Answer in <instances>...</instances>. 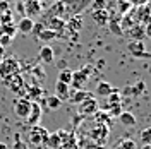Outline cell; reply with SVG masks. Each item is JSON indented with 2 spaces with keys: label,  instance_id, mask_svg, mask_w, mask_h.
<instances>
[{
  "label": "cell",
  "instance_id": "cell-11",
  "mask_svg": "<svg viewBox=\"0 0 151 149\" xmlns=\"http://www.w3.org/2000/svg\"><path fill=\"white\" fill-rule=\"evenodd\" d=\"M53 58H55V53H53V48L50 47V45H43V47L40 48V52H38V60H40L41 64H52Z\"/></svg>",
  "mask_w": 151,
  "mask_h": 149
},
{
  "label": "cell",
  "instance_id": "cell-3",
  "mask_svg": "<svg viewBox=\"0 0 151 149\" xmlns=\"http://www.w3.org/2000/svg\"><path fill=\"white\" fill-rule=\"evenodd\" d=\"M19 70H21V67H19V62L16 58H4L0 62V77L4 81L10 75L19 74Z\"/></svg>",
  "mask_w": 151,
  "mask_h": 149
},
{
  "label": "cell",
  "instance_id": "cell-38",
  "mask_svg": "<svg viewBox=\"0 0 151 149\" xmlns=\"http://www.w3.org/2000/svg\"><path fill=\"white\" fill-rule=\"evenodd\" d=\"M36 2L40 4V5H41V7H43V9H45L48 4H50V0H36Z\"/></svg>",
  "mask_w": 151,
  "mask_h": 149
},
{
  "label": "cell",
  "instance_id": "cell-36",
  "mask_svg": "<svg viewBox=\"0 0 151 149\" xmlns=\"http://www.w3.org/2000/svg\"><path fill=\"white\" fill-rule=\"evenodd\" d=\"M0 10H2V12L9 10V7H7V2H5V0H4V2H0Z\"/></svg>",
  "mask_w": 151,
  "mask_h": 149
},
{
  "label": "cell",
  "instance_id": "cell-22",
  "mask_svg": "<svg viewBox=\"0 0 151 149\" xmlns=\"http://www.w3.org/2000/svg\"><path fill=\"white\" fill-rule=\"evenodd\" d=\"M58 82H64V84L70 86V82H72V70H69V69L60 70L58 72Z\"/></svg>",
  "mask_w": 151,
  "mask_h": 149
},
{
  "label": "cell",
  "instance_id": "cell-33",
  "mask_svg": "<svg viewBox=\"0 0 151 149\" xmlns=\"http://www.w3.org/2000/svg\"><path fill=\"white\" fill-rule=\"evenodd\" d=\"M43 29H45V24H43V22H36V24L33 26V31H31V33H35V34L38 36V34H40Z\"/></svg>",
  "mask_w": 151,
  "mask_h": 149
},
{
  "label": "cell",
  "instance_id": "cell-10",
  "mask_svg": "<svg viewBox=\"0 0 151 149\" xmlns=\"http://www.w3.org/2000/svg\"><path fill=\"white\" fill-rule=\"evenodd\" d=\"M41 10H43V7L38 4L36 0H26V4H24V12H26V17H29V19L36 17V16H40V14H41Z\"/></svg>",
  "mask_w": 151,
  "mask_h": 149
},
{
  "label": "cell",
  "instance_id": "cell-12",
  "mask_svg": "<svg viewBox=\"0 0 151 149\" xmlns=\"http://www.w3.org/2000/svg\"><path fill=\"white\" fill-rule=\"evenodd\" d=\"M55 96L60 100V101H65V100H70V86L64 82H58L57 81L55 84Z\"/></svg>",
  "mask_w": 151,
  "mask_h": 149
},
{
  "label": "cell",
  "instance_id": "cell-17",
  "mask_svg": "<svg viewBox=\"0 0 151 149\" xmlns=\"http://www.w3.org/2000/svg\"><path fill=\"white\" fill-rule=\"evenodd\" d=\"M113 91V87L110 86V82H100L98 86H96V94L98 96H103V98H106V96H110Z\"/></svg>",
  "mask_w": 151,
  "mask_h": 149
},
{
  "label": "cell",
  "instance_id": "cell-27",
  "mask_svg": "<svg viewBox=\"0 0 151 149\" xmlns=\"http://www.w3.org/2000/svg\"><path fill=\"white\" fill-rule=\"evenodd\" d=\"M4 24H12V12L10 10H5L0 14V26Z\"/></svg>",
  "mask_w": 151,
  "mask_h": 149
},
{
  "label": "cell",
  "instance_id": "cell-37",
  "mask_svg": "<svg viewBox=\"0 0 151 149\" xmlns=\"http://www.w3.org/2000/svg\"><path fill=\"white\" fill-rule=\"evenodd\" d=\"M137 58H150V60H151V53H150V52H142Z\"/></svg>",
  "mask_w": 151,
  "mask_h": 149
},
{
  "label": "cell",
  "instance_id": "cell-26",
  "mask_svg": "<svg viewBox=\"0 0 151 149\" xmlns=\"http://www.w3.org/2000/svg\"><path fill=\"white\" fill-rule=\"evenodd\" d=\"M139 139H141L142 144H151V127L142 129L141 134H139Z\"/></svg>",
  "mask_w": 151,
  "mask_h": 149
},
{
  "label": "cell",
  "instance_id": "cell-25",
  "mask_svg": "<svg viewBox=\"0 0 151 149\" xmlns=\"http://www.w3.org/2000/svg\"><path fill=\"white\" fill-rule=\"evenodd\" d=\"M91 7V12H96V10H105L106 9V0H93L89 4Z\"/></svg>",
  "mask_w": 151,
  "mask_h": 149
},
{
  "label": "cell",
  "instance_id": "cell-34",
  "mask_svg": "<svg viewBox=\"0 0 151 149\" xmlns=\"http://www.w3.org/2000/svg\"><path fill=\"white\" fill-rule=\"evenodd\" d=\"M33 74H35V75L38 74V79H40V81H43V79H45V70H43L41 67H35V69H33Z\"/></svg>",
  "mask_w": 151,
  "mask_h": 149
},
{
  "label": "cell",
  "instance_id": "cell-4",
  "mask_svg": "<svg viewBox=\"0 0 151 149\" xmlns=\"http://www.w3.org/2000/svg\"><path fill=\"white\" fill-rule=\"evenodd\" d=\"M29 108H31V101H29L26 96H22V98H16V100H14V106H12V110H14V113H16L17 118L26 120V117H28V113H29Z\"/></svg>",
  "mask_w": 151,
  "mask_h": 149
},
{
  "label": "cell",
  "instance_id": "cell-16",
  "mask_svg": "<svg viewBox=\"0 0 151 149\" xmlns=\"http://www.w3.org/2000/svg\"><path fill=\"white\" fill-rule=\"evenodd\" d=\"M88 98H93V94L88 93V91H84V89H79V91H76L72 96H70V100H72V103H76V105H79V103H83L84 100H88Z\"/></svg>",
  "mask_w": 151,
  "mask_h": 149
},
{
  "label": "cell",
  "instance_id": "cell-2",
  "mask_svg": "<svg viewBox=\"0 0 151 149\" xmlns=\"http://www.w3.org/2000/svg\"><path fill=\"white\" fill-rule=\"evenodd\" d=\"M93 0H62L64 4V9H65V14L69 16H77L81 14L86 7H89Z\"/></svg>",
  "mask_w": 151,
  "mask_h": 149
},
{
  "label": "cell",
  "instance_id": "cell-18",
  "mask_svg": "<svg viewBox=\"0 0 151 149\" xmlns=\"http://www.w3.org/2000/svg\"><path fill=\"white\" fill-rule=\"evenodd\" d=\"M55 38H58V34H57L55 31H52V29H43L40 34H38V39L40 41H43V43H48V41H53Z\"/></svg>",
  "mask_w": 151,
  "mask_h": 149
},
{
  "label": "cell",
  "instance_id": "cell-35",
  "mask_svg": "<svg viewBox=\"0 0 151 149\" xmlns=\"http://www.w3.org/2000/svg\"><path fill=\"white\" fill-rule=\"evenodd\" d=\"M127 2H129L131 5H139V7H142V5H144L148 0H127Z\"/></svg>",
  "mask_w": 151,
  "mask_h": 149
},
{
  "label": "cell",
  "instance_id": "cell-32",
  "mask_svg": "<svg viewBox=\"0 0 151 149\" xmlns=\"http://www.w3.org/2000/svg\"><path fill=\"white\" fill-rule=\"evenodd\" d=\"M110 29H112V31L115 33V34H119V36H120V34H124L122 28H119V26H117V21H113V22H110Z\"/></svg>",
  "mask_w": 151,
  "mask_h": 149
},
{
  "label": "cell",
  "instance_id": "cell-30",
  "mask_svg": "<svg viewBox=\"0 0 151 149\" xmlns=\"http://www.w3.org/2000/svg\"><path fill=\"white\" fill-rule=\"evenodd\" d=\"M65 26H69V28H72V31H77V29L81 28V19H72V21H69V24H65Z\"/></svg>",
  "mask_w": 151,
  "mask_h": 149
},
{
  "label": "cell",
  "instance_id": "cell-23",
  "mask_svg": "<svg viewBox=\"0 0 151 149\" xmlns=\"http://www.w3.org/2000/svg\"><path fill=\"white\" fill-rule=\"evenodd\" d=\"M47 106L50 110H58L62 106V101L57 98L55 94H52V96H47Z\"/></svg>",
  "mask_w": 151,
  "mask_h": 149
},
{
  "label": "cell",
  "instance_id": "cell-13",
  "mask_svg": "<svg viewBox=\"0 0 151 149\" xmlns=\"http://www.w3.org/2000/svg\"><path fill=\"white\" fill-rule=\"evenodd\" d=\"M91 17L93 21L98 24V26H105L108 21H110V12L105 9V10H96V12H91Z\"/></svg>",
  "mask_w": 151,
  "mask_h": 149
},
{
  "label": "cell",
  "instance_id": "cell-28",
  "mask_svg": "<svg viewBox=\"0 0 151 149\" xmlns=\"http://www.w3.org/2000/svg\"><path fill=\"white\" fill-rule=\"evenodd\" d=\"M108 110H110V115H113V117H117L119 118V115L124 112L122 108H120V103H112L110 106H108Z\"/></svg>",
  "mask_w": 151,
  "mask_h": 149
},
{
  "label": "cell",
  "instance_id": "cell-19",
  "mask_svg": "<svg viewBox=\"0 0 151 149\" xmlns=\"http://www.w3.org/2000/svg\"><path fill=\"white\" fill-rule=\"evenodd\" d=\"M129 52H131L132 57L137 58V57L141 55L142 52H146V50H144V45H142L141 41H131V43H129Z\"/></svg>",
  "mask_w": 151,
  "mask_h": 149
},
{
  "label": "cell",
  "instance_id": "cell-39",
  "mask_svg": "<svg viewBox=\"0 0 151 149\" xmlns=\"http://www.w3.org/2000/svg\"><path fill=\"white\" fill-rule=\"evenodd\" d=\"M4 57H5V50H4V48L0 47V62L4 60Z\"/></svg>",
  "mask_w": 151,
  "mask_h": 149
},
{
  "label": "cell",
  "instance_id": "cell-20",
  "mask_svg": "<svg viewBox=\"0 0 151 149\" xmlns=\"http://www.w3.org/2000/svg\"><path fill=\"white\" fill-rule=\"evenodd\" d=\"M16 33H17V26H14V24H4V26H0V34L2 36L14 38Z\"/></svg>",
  "mask_w": 151,
  "mask_h": 149
},
{
  "label": "cell",
  "instance_id": "cell-29",
  "mask_svg": "<svg viewBox=\"0 0 151 149\" xmlns=\"http://www.w3.org/2000/svg\"><path fill=\"white\" fill-rule=\"evenodd\" d=\"M12 149H29V146L24 142V140L19 139V135H16V142L12 144Z\"/></svg>",
  "mask_w": 151,
  "mask_h": 149
},
{
  "label": "cell",
  "instance_id": "cell-31",
  "mask_svg": "<svg viewBox=\"0 0 151 149\" xmlns=\"http://www.w3.org/2000/svg\"><path fill=\"white\" fill-rule=\"evenodd\" d=\"M10 43H12V38H9V36H2V34H0V47L4 48V50L9 47Z\"/></svg>",
  "mask_w": 151,
  "mask_h": 149
},
{
  "label": "cell",
  "instance_id": "cell-5",
  "mask_svg": "<svg viewBox=\"0 0 151 149\" xmlns=\"http://www.w3.org/2000/svg\"><path fill=\"white\" fill-rule=\"evenodd\" d=\"M41 106H40V103L38 101H31V108H29V113H28V117H26V123L28 125H38L40 123V120H41Z\"/></svg>",
  "mask_w": 151,
  "mask_h": 149
},
{
  "label": "cell",
  "instance_id": "cell-9",
  "mask_svg": "<svg viewBox=\"0 0 151 149\" xmlns=\"http://www.w3.org/2000/svg\"><path fill=\"white\" fill-rule=\"evenodd\" d=\"M41 22L45 24V28H47V29L55 31L57 34L65 28V21H64L62 17H45V21H41Z\"/></svg>",
  "mask_w": 151,
  "mask_h": 149
},
{
  "label": "cell",
  "instance_id": "cell-1",
  "mask_svg": "<svg viewBox=\"0 0 151 149\" xmlns=\"http://www.w3.org/2000/svg\"><path fill=\"white\" fill-rule=\"evenodd\" d=\"M48 130L45 127H41V125H33L28 132V140L29 144H35V146H41V144H45L48 139Z\"/></svg>",
  "mask_w": 151,
  "mask_h": 149
},
{
  "label": "cell",
  "instance_id": "cell-42",
  "mask_svg": "<svg viewBox=\"0 0 151 149\" xmlns=\"http://www.w3.org/2000/svg\"><path fill=\"white\" fill-rule=\"evenodd\" d=\"M117 2H122V0H117Z\"/></svg>",
  "mask_w": 151,
  "mask_h": 149
},
{
  "label": "cell",
  "instance_id": "cell-6",
  "mask_svg": "<svg viewBox=\"0 0 151 149\" xmlns=\"http://www.w3.org/2000/svg\"><path fill=\"white\" fill-rule=\"evenodd\" d=\"M88 72H89V67H86V69L79 70V72H72V82H70V86H74L76 91L83 89V87H84V84L88 82V79H89Z\"/></svg>",
  "mask_w": 151,
  "mask_h": 149
},
{
  "label": "cell",
  "instance_id": "cell-7",
  "mask_svg": "<svg viewBox=\"0 0 151 149\" xmlns=\"http://www.w3.org/2000/svg\"><path fill=\"white\" fill-rule=\"evenodd\" d=\"M4 82H5V86L9 87L10 91H14V93H21V91L24 89V79H22L21 74L10 75V77H7Z\"/></svg>",
  "mask_w": 151,
  "mask_h": 149
},
{
  "label": "cell",
  "instance_id": "cell-24",
  "mask_svg": "<svg viewBox=\"0 0 151 149\" xmlns=\"http://www.w3.org/2000/svg\"><path fill=\"white\" fill-rule=\"evenodd\" d=\"M113 149H136V144H134L132 140H129V139L119 140V142L113 146Z\"/></svg>",
  "mask_w": 151,
  "mask_h": 149
},
{
  "label": "cell",
  "instance_id": "cell-40",
  "mask_svg": "<svg viewBox=\"0 0 151 149\" xmlns=\"http://www.w3.org/2000/svg\"><path fill=\"white\" fill-rule=\"evenodd\" d=\"M141 149H151V144H142Z\"/></svg>",
  "mask_w": 151,
  "mask_h": 149
},
{
  "label": "cell",
  "instance_id": "cell-14",
  "mask_svg": "<svg viewBox=\"0 0 151 149\" xmlns=\"http://www.w3.org/2000/svg\"><path fill=\"white\" fill-rule=\"evenodd\" d=\"M33 26H35V21L29 17H21V21L17 22V31H21L22 34H29L33 31Z\"/></svg>",
  "mask_w": 151,
  "mask_h": 149
},
{
  "label": "cell",
  "instance_id": "cell-41",
  "mask_svg": "<svg viewBox=\"0 0 151 149\" xmlns=\"http://www.w3.org/2000/svg\"><path fill=\"white\" fill-rule=\"evenodd\" d=\"M0 149H9V148H7V144H4V142H0Z\"/></svg>",
  "mask_w": 151,
  "mask_h": 149
},
{
  "label": "cell",
  "instance_id": "cell-15",
  "mask_svg": "<svg viewBox=\"0 0 151 149\" xmlns=\"http://www.w3.org/2000/svg\"><path fill=\"white\" fill-rule=\"evenodd\" d=\"M119 122L122 123L124 127H136L137 118H136L131 112H122L120 115H119Z\"/></svg>",
  "mask_w": 151,
  "mask_h": 149
},
{
  "label": "cell",
  "instance_id": "cell-8",
  "mask_svg": "<svg viewBox=\"0 0 151 149\" xmlns=\"http://www.w3.org/2000/svg\"><path fill=\"white\" fill-rule=\"evenodd\" d=\"M77 110H79L81 115H94V113L98 112V103H96L94 98H88L83 103H79Z\"/></svg>",
  "mask_w": 151,
  "mask_h": 149
},
{
  "label": "cell",
  "instance_id": "cell-21",
  "mask_svg": "<svg viewBox=\"0 0 151 149\" xmlns=\"http://www.w3.org/2000/svg\"><path fill=\"white\" fill-rule=\"evenodd\" d=\"M45 144H47L48 148H52V149H58L60 148V132H57V134H50Z\"/></svg>",
  "mask_w": 151,
  "mask_h": 149
}]
</instances>
